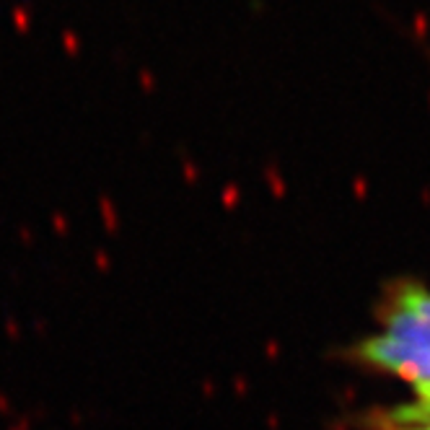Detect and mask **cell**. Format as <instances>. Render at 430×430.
Instances as JSON below:
<instances>
[{
  "instance_id": "obj_2",
  "label": "cell",
  "mask_w": 430,
  "mask_h": 430,
  "mask_svg": "<svg viewBox=\"0 0 430 430\" xmlns=\"http://www.w3.org/2000/svg\"><path fill=\"white\" fill-rule=\"evenodd\" d=\"M366 420L371 430H430V414L414 412L407 405L376 412Z\"/></svg>"
},
{
  "instance_id": "obj_3",
  "label": "cell",
  "mask_w": 430,
  "mask_h": 430,
  "mask_svg": "<svg viewBox=\"0 0 430 430\" xmlns=\"http://www.w3.org/2000/svg\"><path fill=\"white\" fill-rule=\"evenodd\" d=\"M407 407H410V405H407ZM410 410H412V407H410ZM414 412H417V410H414ZM422 414H430V412H422Z\"/></svg>"
},
{
  "instance_id": "obj_1",
  "label": "cell",
  "mask_w": 430,
  "mask_h": 430,
  "mask_svg": "<svg viewBox=\"0 0 430 430\" xmlns=\"http://www.w3.org/2000/svg\"><path fill=\"white\" fill-rule=\"evenodd\" d=\"M348 360L410 383L417 412H430V288L394 280L379 303L376 329L348 350Z\"/></svg>"
}]
</instances>
